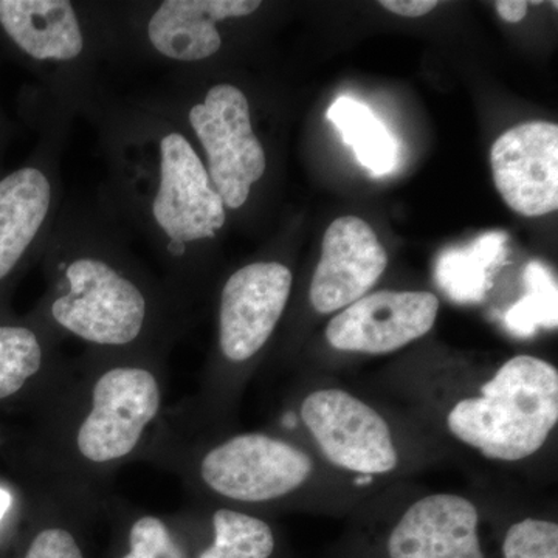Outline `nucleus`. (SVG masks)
Wrapping results in <instances>:
<instances>
[{
    "label": "nucleus",
    "mask_w": 558,
    "mask_h": 558,
    "mask_svg": "<svg viewBox=\"0 0 558 558\" xmlns=\"http://www.w3.org/2000/svg\"><path fill=\"white\" fill-rule=\"evenodd\" d=\"M388 267V253L365 220L343 216L323 238L322 258L311 281L312 307L332 314L368 295Z\"/></svg>",
    "instance_id": "nucleus-13"
},
{
    "label": "nucleus",
    "mask_w": 558,
    "mask_h": 558,
    "mask_svg": "<svg viewBox=\"0 0 558 558\" xmlns=\"http://www.w3.org/2000/svg\"><path fill=\"white\" fill-rule=\"evenodd\" d=\"M558 422V371L534 355H515L492 379L454 403L451 435L484 458L519 462L537 453Z\"/></svg>",
    "instance_id": "nucleus-6"
},
{
    "label": "nucleus",
    "mask_w": 558,
    "mask_h": 558,
    "mask_svg": "<svg viewBox=\"0 0 558 558\" xmlns=\"http://www.w3.org/2000/svg\"><path fill=\"white\" fill-rule=\"evenodd\" d=\"M0 36L39 81L36 124H72L105 87L100 0H0Z\"/></svg>",
    "instance_id": "nucleus-4"
},
{
    "label": "nucleus",
    "mask_w": 558,
    "mask_h": 558,
    "mask_svg": "<svg viewBox=\"0 0 558 558\" xmlns=\"http://www.w3.org/2000/svg\"><path fill=\"white\" fill-rule=\"evenodd\" d=\"M526 293L505 315V325L513 336L527 339L539 329H557V279L542 260H532L524 269Z\"/></svg>",
    "instance_id": "nucleus-18"
},
{
    "label": "nucleus",
    "mask_w": 558,
    "mask_h": 558,
    "mask_svg": "<svg viewBox=\"0 0 558 558\" xmlns=\"http://www.w3.org/2000/svg\"><path fill=\"white\" fill-rule=\"evenodd\" d=\"M480 513L470 499L433 494L405 510L388 538L389 558H484Z\"/></svg>",
    "instance_id": "nucleus-14"
},
{
    "label": "nucleus",
    "mask_w": 558,
    "mask_h": 558,
    "mask_svg": "<svg viewBox=\"0 0 558 558\" xmlns=\"http://www.w3.org/2000/svg\"><path fill=\"white\" fill-rule=\"evenodd\" d=\"M11 505H13V497L5 488H0V523H2L3 517L9 512Z\"/></svg>",
    "instance_id": "nucleus-25"
},
{
    "label": "nucleus",
    "mask_w": 558,
    "mask_h": 558,
    "mask_svg": "<svg viewBox=\"0 0 558 558\" xmlns=\"http://www.w3.org/2000/svg\"><path fill=\"white\" fill-rule=\"evenodd\" d=\"M301 421L336 468L359 475H385L398 468L399 453L387 421L344 389L312 391L301 405Z\"/></svg>",
    "instance_id": "nucleus-10"
},
{
    "label": "nucleus",
    "mask_w": 558,
    "mask_h": 558,
    "mask_svg": "<svg viewBox=\"0 0 558 558\" xmlns=\"http://www.w3.org/2000/svg\"><path fill=\"white\" fill-rule=\"evenodd\" d=\"M84 117L97 130L106 165L98 199L131 240L149 248L161 279L189 310L229 222L199 150L153 94L119 97L102 87Z\"/></svg>",
    "instance_id": "nucleus-1"
},
{
    "label": "nucleus",
    "mask_w": 558,
    "mask_h": 558,
    "mask_svg": "<svg viewBox=\"0 0 558 558\" xmlns=\"http://www.w3.org/2000/svg\"><path fill=\"white\" fill-rule=\"evenodd\" d=\"M527 5L529 3L524 0H499V2H495V9H497L499 16L509 24L523 21L527 14Z\"/></svg>",
    "instance_id": "nucleus-23"
},
{
    "label": "nucleus",
    "mask_w": 558,
    "mask_h": 558,
    "mask_svg": "<svg viewBox=\"0 0 558 558\" xmlns=\"http://www.w3.org/2000/svg\"><path fill=\"white\" fill-rule=\"evenodd\" d=\"M165 355L87 351L50 411V473L70 488L140 453L165 407Z\"/></svg>",
    "instance_id": "nucleus-3"
},
{
    "label": "nucleus",
    "mask_w": 558,
    "mask_h": 558,
    "mask_svg": "<svg viewBox=\"0 0 558 558\" xmlns=\"http://www.w3.org/2000/svg\"><path fill=\"white\" fill-rule=\"evenodd\" d=\"M492 172L502 199L526 218L558 208V126L529 121L512 128L492 146Z\"/></svg>",
    "instance_id": "nucleus-12"
},
{
    "label": "nucleus",
    "mask_w": 558,
    "mask_h": 558,
    "mask_svg": "<svg viewBox=\"0 0 558 558\" xmlns=\"http://www.w3.org/2000/svg\"><path fill=\"white\" fill-rule=\"evenodd\" d=\"M380 5L399 16L416 20L435 10L439 3L436 0H381Z\"/></svg>",
    "instance_id": "nucleus-22"
},
{
    "label": "nucleus",
    "mask_w": 558,
    "mask_h": 558,
    "mask_svg": "<svg viewBox=\"0 0 558 558\" xmlns=\"http://www.w3.org/2000/svg\"><path fill=\"white\" fill-rule=\"evenodd\" d=\"M505 558H558V526L549 520L524 519L512 524L502 543Z\"/></svg>",
    "instance_id": "nucleus-19"
},
{
    "label": "nucleus",
    "mask_w": 558,
    "mask_h": 558,
    "mask_svg": "<svg viewBox=\"0 0 558 558\" xmlns=\"http://www.w3.org/2000/svg\"><path fill=\"white\" fill-rule=\"evenodd\" d=\"M128 553L121 558H189L170 526L157 515H140L128 531Z\"/></svg>",
    "instance_id": "nucleus-20"
},
{
    "label": "nucleus",
    "mask_w": 558,
    "mask_h": 558,
    "mask_svg": "<svg viewBox=\"0 0 558 558\" xmlns=\"http://www.w3.org/2000/svg\"><path fill=\"white\" fill-rule=\"evenodd\" d=\"M131 241L97 196L65 197L44 252L47 290L33 319L60 343L73 339L87 351L167 355L186 307Z\"/></svg>",
    "instance_id": "nucleus-2"
},
{
    "label": "nucleus",
    "mask_w": 558,
    "mask_h": 558,
    "mask_svg": "<svg viewBox=\"0 0 558 558\" xmlns=\"http://www.w3.org/2000/svg\"><path fill=\"white\" fill-rule=\"evenodd\" d=\"M314 462L306 451L267 433H241L215 444L196 462L202 486L238 505H267L306 484Z\"/></svg>",
    "instance_id": "nucleus-8"
},
{
    "label": "nucleus",
    "mask_w": 558,
    "mask_h": 558,
    "mask_svg": "<svg viewBox=\"0 0 558 558\" xmlns=\"http://www.w3.org/2000/svg\"><path fill=\"white\" fill-rule=\"evenodd\" d=\"M344 145L373 175L388 174L398 161V143L368 106L351 97H340L328 110Z\"/></svg>",
    "instance_id": "nucleus-17"
},
{
    "label": "nucleus",
    "mask_w": 558,
    "mask_h": 558,
    "mask_svg": "<svg viewBox=\"0 0 558 558\" xmlns=\"http://www.w3.org/2000/svg\"><path fill=\"white\" fill-rule=\"evenodd\" d=\"M292 271L277 259H255L231 271L219 292L218 355L230 368L258 357L288 307Z\"/></svg>",
    "instance_id": "nucleus-9"
},
{
    "label": "nucleus",
    "mask_w": 558,
    "mask_h": 558,
    "mask_svg": "<svg viewBox=\"0 0 558 558\" xmlns=\"http://www.w3.org/2000/svg\"><path fill=\"white\" fill-rule=\"evenodd\" d=\"M508 234L487 231L475 241L440 253L435 277L440 289L459 304L480 303L492 288V275L508 256Z\"/></svg>",
    "instance_id": "nucleus-16"
},
{
    "label": "nucleus",
    "mask_w": 558,
    "mask_h": 558,
    "mask_svg": "<svg viewBox=\"0 0 558 558\" xmlns=\"http://www.w3.org/2000/svg\"><path fill=\"white\" fill-rule=\"evenodd\" d=\"M58 344L33 318L32 323H0V400L13 398L46 374L58 376L65 368Z\"/></svg>",
    "instance_id": "nucleus-15"
},
{
    "label": "nucleus",
    "mask_w": 558,
    "mask_h": 558,
    "mask_svg": "<svg viewBox=\"0 0 558 558\" xmlns=\"http://www.w3.org/2000/svg\"><path fill=\"white\" fill-rule=\"evenodd\" d=\"M197 558H240L234 557V554L231 550L223 548L219 543L213 542L211 545L208 546L207 549L202 550V554Z\"/></svg>",
    "instance_id": "nucleus-24"
},
{
    "label": "nucleus",
    "mask_w": 558,
    "mask_h": 558,
    "mask_svg": "<svg viewBox=\"0 0 558 558\" xmlns=\"http://www.w3.org/2000/svg\"><path fill=\"white\" fill-rule=\"evenodd\" d=\"M24 558H86L78 539L60 524L40 529Z\"/></svg>",
    "instance_id": "nucleus-21"
},
{
    "label": "nucleus",
    "mask_w": 558,
    "mask_h": 558,
    "mask_svg": "<svg viewBox=\"0 0 558 558\" xmlns=\"http://www.w3.org/2000/svg\"><path fill=\"white\" fill-rule=\"evenodd\" d=\"M438 314L435 293L380 290L330 319L326 339L339 351L388 354L428 333Z\"/></svg>",
    "instance_id": "nucleus-11"
},
{
    "label": "nucleus",
    "mask_w": 558,
    "mask_h": 558,
    "mask_svg": "<svg viewBox=\"0 0 558 558\" xmlns=\"http://www.w3.org/2000/svg\"><path fill=\"white\" fill-rule=\"evenodd\" d=\"M153 92L199 150L227 213H241L269 174V153L244 86L207 72L174 73Z\"/></svg>",
    "instance_id": "nucleus-5"
},
{
    "label": "nucleus",
    "mask_w": 558,
    "mask_h": 558,
    "mask_svg": "<svg viewBox=\"0 0 558 558\" xmlns=\"http://www.w3.org/2000/svg\"><path fill=\"white\" fill-rule=\"evenodd\" d=\"M31 159L0 178V286L43 259L65 201L61 161L69 124H39Z\"/></svg>",
    "instance_id": "nucleus-7"
}]
</instances>
